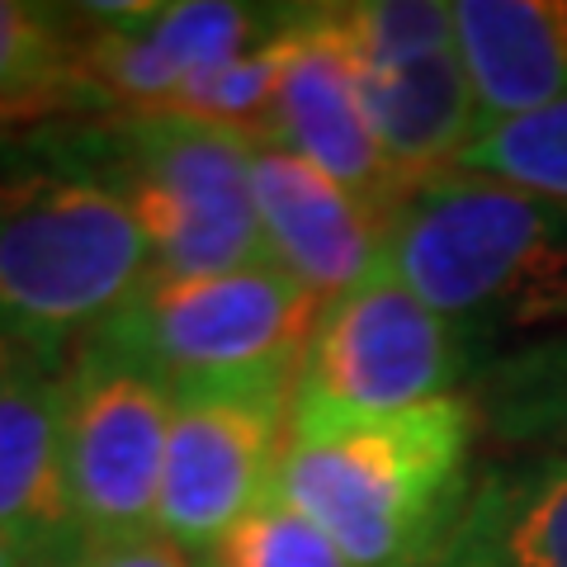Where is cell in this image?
Segmentation results:
<instances>
[{"instance_id":"cell-11","label":"cell","mask_w":567,"mask_h":567,"mask_svg":"<svg viewBox=\"0 0 567 567\" xmlns=\"http://www.w3.org/2000/svg\"><path fill=\"white\" fill-rule=\"evenodd\" d=\"M260 142L303 156L388 218L406 194L379 152L350 52L331 24V6H298L293 29L284 33L279 95Z\"/></svg>"},{"instance_id":"cell-1","label":"cell","mask_w":567,"mask_h":567,"mask_svg":"<svg viewBox=\"0 0 567 567\" xmlns=\"http://www.w3.org/2000/svg\"><path fill=\"white\" fill-rule=\"evenodd\" d=\"M152 275L133 208L52 147L0 137V346L71 360Z\"/></svg>"},{"instance_id":"cell-5","label":"cell","mask_w":567,"mask_h":567,"mask_svg":"<svg viewBox=\"0 0 567 567\" xmlns=\"http://www.w3.org/2000/svg\"><path fill=\"white\" fill-rule=\"evenodd\" d=\"M322 308V298L270 260L194 279L147 275L91 341L152 374L171 398L298 388Z\"/></svg>"},{"instance_id":"cell-17","label":"cell","mask_w":567,"mask_h":567,"mask_svg":"<svg viewBox=\"0 0 567 567\" xmlns=\"http://www.w3.org/2000/svg\"><path fill=\"white\" fill-rule=\"evenodd\" d=\"M468 402L506 454L567 458V331L492 354L468 383Z\"/></svg>"},{"instance_id":"cell-16","label":"cell","mask_w":567,"mask_h":567,"mask_svg":"<svg viewBox=\"0 0 567 567\" xmlns=\"http://www.w3.org/2000/svg\"><path fill=\"white\" fill-rule=\"evenodd\" d=\"M95 114H114V104L81 66L71 6L0 0V137Z\"/></svg>"},{"instance_id":"cell-14","label":"cell","mask_w":567,"mask_h":567,"mask_svg":"<svg viewBox=\"0 0 567 567\" xmlns=\"http://www.w3.org/2000/svg\"><path fill=\"white\" fill-rule=\"evenodd\" d=\"M425 567H567V458L496 454Z\"/></svg>"},{"instance_id":"cell-18","label":"cell","mask_w":567,"mask_h":567,"mask_svg":"<svg viewBox=\"0 0 567 567\" xmlns=\"http://www.w3.org/2000/svg\"><path fill=\"white\" fill-rule=\"evenodd\" d=\"M454 171L487 175V181L567 204V100L483 128Z\"/></svg>"},{"instance_id":"cell-8","label":"cell","mask_w":567,"mask_h":567,"mask_svg":"<svg viewBox=\"0 0 567 567\" xmlns=\"http://www.w3.org/2000/svg\"><path fill=\"white\" fill-rule=\"evenodd\" d=\"M175 398L123 354L85 341L66 360L62 468L76 535H147Z\"/></svg>"},{"instance_id":"cell-12","label":"cell","mask_w":567,"mask_h":567,"mask_svg":"<svg viewBox=\"0 0 567 567\" xmlns=\"http://www.w3.org/2000/svg\"><path fill=\"white\" fill-rule=\"evenodd\" d=\"M251 189L265 260L322 303L350 293L388 260V213L303 156L256 142Z\"/></svg>"},{"instance_id":"cell-10","label":"cell","mask_w":567,"mask_h":567,"mask_svg":"<svg viewBox=\"0 0 567 567\" xmlns=\"http://www.w3.org/2000/svg\"><path fill=\"white\" fill-rule=\"evenodd\" d=\"M81 66L118 110H171L194 76L275 43L298 6L175 0V6H71Z\"/></svg>"},{"instance_id":"cell-21","label":"cell","mask_w":567,"mask_h":567,"mask_svg":"<svg viewBox=\"0 0 567 567\" xmlns=\"http://www.w3.org/2000/svg\"><path fill=\"white\" fill-rule=\"evenodd\" d=\"M48 558H39V554H29L24 544H14V539H6L0 535V567H43Z\"/></svg>"},{"instance_id":"cell-7","label":"cell","mask_w":567,"mask_h":567,"mask_svg":"<svg viewBox=\"0 0 567 567\" xmlns=\"http://www.w3.org/2000/svg\"><path fill=\"white\" fill-rule=\"evenodd\" d=\"M350 52L379 152L402 189L458 166L477 137V104L445 0H350L331 6Z\"/></svg>"},{"instance_id":"cell-13","label":"cell","mask_w":567,"mask_h":567,"mask_svg":"<svg viewBox=\"0 0 567 567\" xmlns=\"http://www.w3.org/2000/svg\"><path fill=\"white\" fill-rule=\"evenodd\" d=\"M66 364L0 346V535L52 558L76 539L62 468Z\"/></svg>"},{"instance_id":"cell-20","label":"cell","mask_w":567,"mask_h":567,"mask_svg":"<svg viewBox=\"0 0 567 567\" xmlns=\"http://www.w3.org/2000/svg\"><path fill=\"white\" fill-rule=\"evenodd\" d=\"M43 567H199V558H189L185 548H175L156 529H147V535H110V539L76 535Z\"/></svg>"},{"instance_id":"cell-3","label":"cell","mask_w":567,"mask_h":567,"mask_svg":"<svg viewBox=\"0 0 567 567\" xmlns=\"http://www.w3.org/2000/svg\"><path fill=\"white\" fill-rule=\"evenodd\" d=\"M483 425L468 393L402 416L293 431L275 496L354 567H425L468 502Z\"/></svg>"},{"instance_id":"cell-15","label":"cell","mask_w":567,"mask_h":567,"mask_svg":"<svg viewBox=\"0 0 567 567\" xmlns=\"http://www.w3.org/2000/svg\"><path fill=\"white\" fill-rule=\"evenodd\" d=\"M454 33L477 133L567 100V0H458Z\"/></svg>"},{"instance_id":"cell-2","label":"cell","mask_w":567,"mask_h":567,"mask_svg":"<svg viewBox=\"0 0 567 567\" xmlns=\"http://www.w3.org/2000/svg\"><path fill=\"white\" fill-rule=\"evenodd\" d=\"M388 265L483 364L506 336L567 331V204L544 194L468 171L435 175L388 218Z\"/></svg>"},{"instance_id":"cell-6","label":"cell","mask_w":567,"mask_h":567,"mask_svg":"<svg viewBox=\"0 0 567 567\" xmlns=\"http://www.w3.org/2000/svg\"><path fill=\"white\" fill-rule=\"evenodd\" d=\"M477 364L483 360L464 331L421 303L383 260L317 317L293 388V431L402 416L412 406L464 393Z\"/></svg>"},{"instance_id":"cell-9","label":"cell","mask_w":567,"mask_h":567,"mask_svg":"<svg viewBox=\"0 0 567 567\" xmlns=\"http://www.w3.org/2000/svg\"><path fill=\"white\" fill-rule=\"evenodd\" d=\"M293 435V388H218L175 398L152 529L204 558L237 520L275 496Z\"/></svg>"},{"instance_id":"cell-19","label":"cell","mask_w":567,"mask_h":567,"mask_svg":"<svg viewBox=\"0 0 567 567\" xmlns=\"http://www.w3.org/2000/svg\"><path fill=\"white\" fill-rule=\"evenodd\" d=\"M199 567H354L308 516L289 502L265 496L246 520L199 558Z\"/></svg>"},{"instance_id":"cell-4","label":"cell","mask_w":567,"mask_h":567,"mask_svg":"<svg viewBox=\"0 0 567 567\" xmlns=\"http://www.w3.org/2000/svg\"><path fill=\"white\" fill-rule=\"evenodd\" d=\"M48 142L133 208L156 279L223 275L265 260L251 162L256 137L175 110L48 123Z\"/></svg>"}]
</instances>
